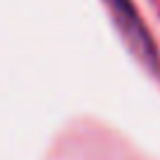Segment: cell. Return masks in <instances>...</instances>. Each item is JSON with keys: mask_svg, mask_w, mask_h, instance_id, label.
Returning <instances> with one entry per match:
<instances>
[{"mask_svg": "<svg viewBox=\"0 0 160 160\" xmlns=\"http://www.w3.org/2000/svg\"><path fill=\"white\" fill-rule=\"evenodd\" d=\"M106 2H108L111 14L115 17V21H118V26H120V31H122V35H125V40L130 42V47L148 66H153L155 64L153 42H151V38H148V33H146L141 19L137 17L132 2H130V0H106Z\"/></svg>", "mask_w": 160, "mask_h": 160, "instance_id": "cell-1", "label": "cell"}]
</instances>
